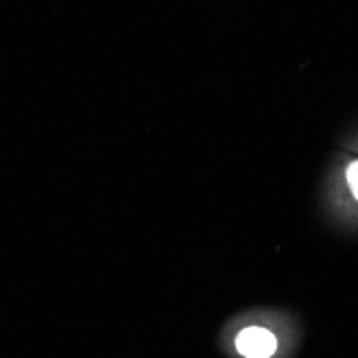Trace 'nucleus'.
Here are the masks:
<instances>
[{"instance_id": "2", "label": "nucleus", "mask_w": 358, "mask_h": 358, "mask_svg": "<svg viewBox=\"0 0 358 358\" xmlns=\"http://www.w3.org/2000/svg\"><path fill=\"white\" fill-rule=\"evenodd\" d=\"M348 182H350L354 198L358 200V161H354V164L348 168Z\"/></svg>"}, {"instance_id": "1", "label": "nucleus", "mask_w": 358, "mask_h": 358, "mask_svg": "<svg viewBox=\"0 0 358 358\" xmlns=\"http://www.w3.org/2000/svg\"><path fill=\"white\" fill-rule=\"evenodd\" d=\"M236 348L247 358H271L277 350V339L266 329H245L236 339Z\"/></svg>"}]
</instances>
